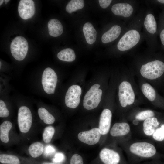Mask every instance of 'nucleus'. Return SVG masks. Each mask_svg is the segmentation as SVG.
Segmentation results:
<instances>
[{
	"instance_id": "nucleus-41",
	"label": "nucleus",
	"mask_w": 164,
	"mask_h": 164,
	"mask_svg": "<svg viewBox=\"0 0 164 164\" xmlns=\"http://www.w3.org/2000/svg\"><path fill=\"white\" fill-rule=\"evenodd\" d=\"M1 62L0 61V68H1Z\"/></svg>"
},
{
	"instance_id": "nucleus-23",
	"label": "nucleus",
	"mask_w": 164,
	"mask_h": 164,
	"mask_svg": "<svg viewBox=\"0 0 164 164\" xmlns=\"http://www.w3.org/2000/svg\"><path fill=\"white\" fill-rule=\"evenodd\" d=\"M12 123L9 121L3 122L0 126V139L3 142L9 141V133L12 127Z\"/></svg>"
},
{
	"instance_id": "nucleus-30",
	"label": "nucleus",
	"mask_w": 164,
	"mask_h": 164,
	"mask_svg": "<svg viewBox=\"0 0 164 164\" xmlns=\"http://www.w3.org/2000/svg\"><path fill=\"white\" fill-rule=\"evenodd\" d=\"M159 36L162 45L164 49V15L162 16L160 20L159 28Z\"/></svg>"
},
{
	"instance_id": "nucleus-27",
	"label": "nucleus",
	"mask_w": 164,
	"mask_h": 164,
	"mask_svg": "<svg viewBox=\"0 0 164 164\" xmlns=\"http://www.w3.org/2000/svg\"><path fill=\"white\" fill-rule=\"evenodd\" d=\"M84 5V2L83 0H71L67 4L66 10L67 12L71 13L82 9Z\"/></svg>"
},
{
	"instance_id": "nucleus-38",
	"label": "nucleus",
	"mask_w": 164,
	"mask_h": 164,
	"mask_svg": "<svg viewBox=\"0 0 164 164\" xmlns=\"http://www.w3.org/2000/svg\"><path fill=\"white\" fill-rule=\"evenodd\" d=\"M4 1L3 0H0V5H1L2 4V3H3Z\"/></svg>"
},
{
	"instance_id": "nucleus-18",
	"label": "nucleus",
	"mask_w": 164,
	"mask_h": 164,
	"mask_svg": "<svg viewBox=\"0 0 164 164\" xmlns=\"http://www.w3.org/2000/svg\"><path fill=\"white\" fill-rule=\"evenodd\" d=\"M144 26L146 32L152 35H155L157 31V23L154 15L147 14L144 19Z\"/></svg>"
},
{
	"instance_id": "nucleus-21",
	"label": "nucleus",
	"mask_w": 164,
	"mask_h": 164,
	"mask_svg": "<svg viewBox=\"0 0 164 164\" xmlns=\"http://www.w3.org/2000/svg\"><path fill=\"white\" fill-rule=\"evenodd\" d=\"M83 30L87 43L89 44L94 43L96 40L97 32L93 25L89 22L85 23Z\"/></svg>"
},
{
	"instance_id": "nucleus-11",
	"label": "nucleus",
	"mask_w": 164,
	"mask_h": 164,
	"mask_svg": "<svg viewBox=\"0 0 164 164\" xmlns=\"http://www.w3.org/2000/svg\"><path fill=\"white\" fill-rule=\"evenodd\" d=\"M101 134L99 128H94L88 131L80 132L78 134V138L85 144L93 145L99 142Z\"/></svg>"
},
{
	"instance_id": "nucleus-13",
	"label": "nucleus",
	"mask_w": 164,
	"mask_h": 164,
	"mask_svg": "<svg viewBox=\"0 0 164 164\" xmlns=\"http://www.w3.org/2000/svg\"><path fill=\"white\" fill-rule=\"evenodd\" d=\"M99 156L101 160L104 164H119L121 160L118 153L107 148H104L101 150Z\"/></svg>"
},
{
	"instance_id": "nucleus-7",
	"label": "nucleus",
	"mask_w": 164,
	"mask_h": 164,
	"mask_svg": "<svg viewBox=\"0 0 164 164\" xmlns=\"http://www.w3.org/2000/svg\"><path fill=\"white\" fill-rule=\"evenodd\" d=\"M28 49L26 39L22 36H17L12 41L10 45V50L13 57L18 61L23 60L26 57Z\"/></svg>"
},
{
	"instance_id": "nucleus-33",
	"label": "nucleus",
	"mask_w": 164,
	"mask_h": 164,
	"mask_svg": "<svg viewBox=\"0 0 164 164\" xmlns=\"http://www.w3.org/2000/svg\"><path fill=\"white\" fill-rule=\"evenodd\" d=\"M70 164H83L82 157L78 154H75L71 157Z\"/></svg>"
},
{
	"instance_id": "nucleus-9",
	"label": "nucleus",
	"mask_w": 164,
	"mask_h": 164,
	"mask_svg": "<svg viewBox=\"0 0 164 164\" xmlns=\"http://www.w3.org/2000/svg\"><path fill=\"white\" fill-rule=\"evenodd\" d=\"M32 122V115L30 109L26 106L20 107L18 113V123L20 131L23 133H27L30 129Z\"/></svg>"
},
{
	"instance_id": "nucleus-42",
	"label": "nucleus",
	"mask_w": 164,
	"mask_h": 164,
	"mask_svg": "<svg viewBox=\"0 0 164 164\" xmlns=\"http://www.w3.org/2000/svg\"></svg>"
},
{
	"instance_id": "nucleus-2",
	"label": "nucleus",
	"mask_w": 164,
	"mask_h": 164,
	"mask_svg": "<svg viewBox=\"0 0 164 164\" xmlns=\"http://www.w3.org/2000/svg\"><path fill=\"white\" fill-rule=\"evenodd\" d=\"M134 73L139 79L155 86L164 78V59L156 56L144 59L138 64Z\"/></svg>"
},
{
	"instance_id": "nucleus-3",
	"label": "nucleus",
	"mask_w": 164,
	"mask_h": 164,
	"mask_svg": "<svg viewBox=\"0 0 164 164\" xmlns=\"http://www.w3.org/2000/svg\"><path fill=\"white\" fill-rule=\"evenodd\" d=\"M138 79V87L144 98L156 106L164 107V97L159 94L154 86L143 80Z\"/></svg>"
},
{
	"instance_id": "nucleus-22",
	"label": "nucleus",
	"mask_w": 164,
	"mask_h": 164,
	"mask_svg": "<svg viewBox=\"0 0 164 164\" xmlns=\"http://www.w3.org/2000/svg\"><path fill=\"white\" fill-rule=\"evenodd\" d=\"M130 115V117L134 118L133 122L144 121L146 119L155 117V112L152 110L145 109L135 111Z\"/></svg>"
},
{
	"instance_id": "nucleus-8",
	"label": "nucleus",
	"mask_w": 164,
	"mask_h": 164,
	"mask_svg": "<svg viewBox=\"0 0 164 164\" xmlns=\"http://www.w3.org/2000/svg\"><path fill=\"white\" fill-rule=\"evenodd\" d=\"M42 84L43 89L47 94H53L57 82V77L55 72L50 67L44 70L42 77Z\"/></svg>"
},
{
	"instance_id": "nucleus-28",
	"label": "nucleus",
	"mask_w": 164,
	"mask_h": 164,
	"mask_svg": "<svg viewBox=\"0 0 164 164\" xmlns=\"http://www.w3.org/2000/svg\"><path fill=\"white\" fill-rule=\"evenodd\" d=\"M0 162L1 163L7 164H20L19 160L16 156L7 154L0 155Z\"/></svg>"
},
{
	"instance_id": "nucleus-5",
	"label": "nucleus",
	"mask_w": 164,
	"mask_h": 164,
	"mask_svg": "<svg viewBox=\"0 0 164 164\" xmlns=\"http://www.w3.org/2000/svg\"><path fill=\"white\" fill-rule=\"evenodd\" d=\"M131 153L137 158L147 159L152 157L156 154L155 147L146 142H138L132 144L129 147Z\"/></svg>"
},
{
	"instance_id": "nucleus-19",
	"label": "nucleus",
	"mask_w": 164,
	"mask_h": 164,
	"mask_svg": "<svg viewBox=\"0 0 164 164\" xmlns=\"http://www.w3.org/2000/svg\"><path fill=\"white\" fill-rule=\"evenodd\" d=\"M160 124L158 119L155 116L146 119L144 121L143 124L144 133L148 136L152 135L155 128Z\"/></svg>"
},
{
	"instance_id": "nucleus-25",
	"label": "nucleus",
	"mask_w": 164,
	"mask_h": 164,
	"mask_svg": "<svg viewBox=\"0 0 164 164\" xmlns=\"http://www.w3.org/2000/svg\"><path fill=\"white\" fill-rule=\"evenodd\" d=\"M43 145L40 142H36L31 144L28 148L30 155L32 157L36 158L40 156L43 153Z\"/></svg>"
},
{
	"instance_id": "nucleus-20",
	"label": "nucleus",
	"mask_w": 164,
	"mask_h": 164,
	"mask_svg": "<svg viewBox=\"0 0 164 164\" xmlns=\"http://www.w3.org/2000/svg\"><path fill=\"white\" fill-rule=\"evenodd\" d=\"M48 27L49 35L56 37L62 34L63 27L60 22L56 19H50L48 23Z\"/></svg>"
},
{
	"instance_id": "nucleus-31",
	"label": "nucleus",
	"mask_w": 164,
	"mask_h": 164,
	"mask_svg": "<svg viewBox=\"0 0 164 164\" xmlns=\"http://www.w3.org/2000/svg\"><path fill=\"white\" fill-rule=\"evenodd\" d=\"M152 135L153 138L158 141H162L164 139V131L160 127L156 129Z\"/></svg>"
},
{
	"instance_id": "nucleus-39",
	"label": "nucleus",
	"mask_w": 164,
	"mask_h": 164,
	"mask_svg": "<svg viewBox=\"0 0 164 164\" xmlns=\"http://www.w3.org/2000/svg\"><path fill=\"white\" fill-rule=\"evenodd\" d=\"M42 164H56V163H44Z\"/></svg>"
},
{
	"instance_id": "nucleus-16",
	"label": "nucleus",
	"mask_w": 164,
	"mask_h": 164,
	"mask_svg": "<svg viewBox=\"0 0 164 164\" xmlns=\"http://www.w3.org/2000/svg\"><path fill=\"white\" fill-rule=\"evenodd\" d=\"M130 130V127L128 123L124 122H117L111 128L110 134L113 137L121 136L127 135Z\"/></svg>"
},
{
	"instance_id": "nucleus-24",
	"label": "nucleus",
	"mask_w": 164,
	"mask_h": 164,
	"mask_svg": "<svg viewBox=\"0 0 164 164\" xmlns=\"http://www.w3.org/2000/svg\"><path fill=\"white\" fill-rule=\"evenodd\" d=\"M57 57L59 60L63 61L72 62L75 59L76 55L73 49L67 48L59 52Z\"/></svg>"
},
{
	"instance_id": "nucleus-35",
	"label": "nucleus",
	"mask_w": 164,
	"mask_h": 164,
	"mask_svg": "<svg viewBox=\"0 0 164 164\" xmlns=\"http://www.w3.org/2000/svg\"><path fill=\"white\" fill-rule=\"evenodd\" d=\"M56 151L55 148L51 145L47 146L45 149L44 154L46 156L53 154Z\"/></svg>"
},
{
	"instance_id": "nucleus-12",
	"label": "nucleus",
	"mask_w": 164,
	"mask_h": 164,
	"mask_svg": "<svg viewBox=\"0 0 164 164\" xmlns=\"http://www.w3.org/2000/svg\"><path fill=\"white\" fill-rule=\"evenodd\" d=\"M19 15L23 19H27L33 16L35 12V4L32 0H21L18 6Z\"/></svg>"
},
{
	"instance_id": "nucleus-14",
	"label": "nucleus",
	"mask_w": 164,
	"mask_h": 164,
	"mask_svg": "<svg viewBox=\"0 0 164 164\" xmlns=\"http://www.w3.org/2000/svg\"><path fill=\"white\" fill-rule=\"evenodd\" d=\"M112 117V113L108 108H105L102 111L100 118L99 128L101 134H107L110 130Z\"/></svg>"
},
{
	"instance_id": "nucleus-6",
	"label": "nucleus",
	"mask_w": 164,
	"mask_h": 164,
	"mask_svg": "<svg viewBox=\"0 0 164 164\" xmlns=\"http://www.w3.org/2000/svg\"><path fill=\"white\" fill-rule=\"evenodd\" d=\"M98 84L93 85L85 95L83 102L84 107L86 109L91 110L97 108L101 99L103 91L99 88Z\"/></svg>"
},
{
	"instance_id": "nucleus-29",
	"label": "nucleus",
	"mask_w": 164,
	"mask_h": 164,
	"mask_svg": "<svg viewBox=\"0 0 164 164\" xmlns=\"http://www.w3.org/2000/svg\"><path fill=\"white\" fill-rule=\"evenodd\" d=\"M55 129L51 126L46 127L43 132L42 137L44 142L46 143H49L54 134Z\"/></svg>"
},
{
	"instance_id": "nucleus-26",
	"label": "nucleus",
	"mask_w": 164,
	"mask_h": 164,
	"mask_svg": "<svg viewBox=\"0 0 164 164\" xmlns=\"http://www.w3.org/2000/svg\"><path fill=\"white\" fill-rule=\"evenodd\" d=\"M38 114L40 119L47 124H52L55 121L54 116L43 107H40L38 110Z\"/></svg>"
},
{
	"instance_id": "nucleus-15",
	"label": "nucleus",
	"mask_w": 164,
	"mask_h": 164,
	"mask_svg": "<svg viewBox=\"0 0 164 164\" xmlns=\"http://www.w3.org/2000/svg\"><path fill=\"white\" fill-rule=\"evenodd\" d=\"M112 13L115 15L128 18L133 13L132 6L127 3H120L113 5L111 9Z\"/></svg>"
},
{
	"instance_id": "nucleus-34",
	"label": "nucleus",
	"mask_w": 164,
	"mask_h": 164,
	"mask_svg": "<svg viewBox=\"0 0 164 164\" xmlns=\"http://www.w3.org/2000/svg\"><path fill=\"white\" fill-rule=\"evenodd\" d=\"M65 159V155L63 153L58 152L55 154L52 160L54 162L59 163L63 162Z\"/></svg>"
},
{
	"instance_id": "nucleus-17",
	"label": "nucleus",
	"mask_w": 164,
	"mask_h": 164,
	"mask_svg": "<svg viewBox=\"0 0 164 164\" xmlns=\"http://www.w3.org/2000/svg\"><path fill=\"white\" fill-rule=\"evenodd\" d=\"M121 32V28L119 26H113L102 36L101 39L102 42L107 43L114 41L119 37Z\"/></svg>"
},
{
	"instance_id": "nucleus-10",
	"label": "nucleus",
	"mask_w": 164,
	"mask_h": 164,
	"mask_svg": "<svg viewBox=\"0 0 164 164\" xmlns=\"http://www.w3.org/2000/svg\"><path fill=\"white\" fill-rule=\"evenodd\" d=\"M82 93L80 86L73 85L67 90L65 97V103L66 106L71 108H75L79 105L80 97Z\"/></svg>"
},
{
	"instance_id": "nucleus-40",
	"label": "nucleus",
	"mask_w": 164,
	"mask_h": 164,
	"mask_svg": "<svg viewBox=\"0 0 164 164\" xmlns=\"http://www.w3.org/2000/svg\"><path fill=\"white\" fill-rule=\"evenodd\" d=\"M9 1V0H5L4 2H5V4H7V3Z\"/></svg>"
},
{
	"instance_id": "nucleus-4",
	"label": "nucleus",
	"mask_w": 164,
	"mask_h": 164,
	"mask_svg": "<svg viewBox=\"0 0 164 164\" xmlns=\"http://www.w3.org/2000/svg\"><path fill=\"white\" fill-rule=\"evenodd\" d=\"M141 39V34L138 30L130 29L127 31L119 40L117 48L121 52H126L137 45Z\"/></svg>"
},
{
	"instance_id": "nucleus-36",
	"label": "nucleus",
	"mask_w": 164,
	"mask_h": 164,
	"mask_svg": "<svg viewBox=\"0 0 164 164\" xmlns=\"http://www.w3.org/2000/svg\"><path fill=\"white\" fill-rule=\"evenodd\" d=\"M111 0H99V2L100 6L103 8H106L111 2Z\"/></svg>"
},
{
	"instance_id": "nucleus-32",
	"label": "nucleus",
	"mask_w": 164,
	"mask_h": 164,
	"mask_svg": "<svg viewBox=\"0 0 164 164\" xmlns=\"http://www.w3.org/2000/svg\"><path fill=\"white\" fill-rule=\"evenodd\" d=\"M9 114V111L7 108L5 102L2 100H0V117L5 118Z\"/></svg>"
},
{
	"instance_id": "nucleus-37",
	"label": "nucleus",
	"mask_w": 164,
	"mask_h": 164,
	"mask_svg": "<svg viewBox=\"0 0 164 164\" xmlns=\"http://www.w3.org/2000/svg\"><path fill=\"white\" fill-rule=\"evenodd\" d=\"M156 1L160 4H164V0H158Z\"/></svg>"
},
{
	"instance_id": "nucleus-1",
	"label": "nucleus",
	"mask_w": 164,
	"mask_h": 164,
	"mask_svg": "<svg viewBox=\"0 0 164 164\" xmlns=\"http://www.w3.org/2000/svg\"><path fill=\"white\" fill-rule=\"evenodd\" d=\"M135 74L131 71L123 74L118 86V98L120 107L126 111L143 103L144 98L135 80Z\"/></svg>"
}]
</instances>
